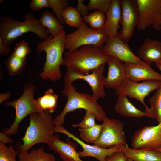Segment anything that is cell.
<instances>
[{
  "label": "cell",
  "mask_w": 161,
  "mask_h": 161,
  "mask_svg": "<svg viewBox=\"0 0 161 161\" xmlns=\"http://www.w3.org/2000/svg\"><path fill=\"white\" fill-rule=\"evenodd\" d=\"M58 96L52 89L47 90L42 97L35 100V103L38 112H47L53 113L57 106Z\"/></svg>",
  "instance_id": "23"
},
{
  "label": "cell",
  "mask_w": 161,
  "mask_h": 161,
  "mask_svg": "<svg viewBox=\"0 0 161 161\" xmlns=\"http://www.w3.org/2000/svg\"><path fill=\"white\" fill-rule=\"evenodd\" d=\"M63 95L66 97L67 100L63 111L54 120L55 126L62 125L66 114L77 109H83L92 112L98 121H103L106 117L102 106L92 96L77 91L76 88L71 84H65L61 92Z\"/></svg>",
  "instance_id": "4"
},
{
  "label": "cell",
  "mask_w": 161,
  "mask_h": 161,
  "mask_svg": "<svg viewBox=\"0 0 161 161\" xmlns=\"http://www.w3.org/2000/svg\"><path fill=\"white\" fill-rule=\"evenodd\" d=\"M156 150H157L158 151L160 152L161 153V148H159L158 149H156Z\"/></svg>",
  "instance_id": "45"
},
{
  "label": "cell",
  "mask_w": 161,
  "mask_h": 161,
  "mask_svg": "<svg viewBox=\"0 0 161 161\" xmlns=\"http://www.w3.org/2000/svg\"><path fill=\"white\" fill-rule=\"evenodd\" d=\"M118 146L126 157L133 161H161V153L157 150L150 148L133 149L123 145Z\"/></svg>",
  "instance_id": "20"
},
{
  "label": "cell",
  "mask_w": 161,
  "mask_h": 161,
  "mask_svg": "<svg viewBox=\"0 0 161 161\" xmlns=\"http://www.w3.org/2000/svg\"><path fill=\"white\" fill-rule=\"evenodd\" d=\"M4 132L0 133V144L11 143L13 142V140L7 135Z\"/></svg>",
  "instance_id": "40"
},
{
  "label": "cell",
  "mask_w": 161,
  "mask_h": 161,
  "mask_svg": "<svg viewBox=\"0 0 161 161\" xmlns=\"http://www.w3.org/2000/svg\"><path fill=\"white\" fill-rule=\"evenodd\" d=\"M14 50L13 54L21 58H27L26 56L31 51L28 42L24 40L15 44Z\"/></svg>",
  "instance_id": "33"
},
{
  "label": "cell",
  "mask_w": 161,
  "mask_h": 161,
  "mask_svg": "<svg viewBox=\"0 0 161 161\" xmlns=\"http://www.w3.org/2000/svg\"><path fill=\"white\" fill-rule=\"evenodd\" d=\"M83 0H78L76 10L83 18L89 14V10L87 6L85 5Z\"/></svg>",
  "instance_id": "38"
},
{
  "label": "cell",
  "mask_w": 161,
  "mask_h": 161,
  "mask_svg": "<svg viewBox=\"0 0 161 161\" xmlns=\"http://www.w3.org/2000/svg\"><path fill=\"white\" fill-rule=\"evenodd\" d=\"M27 63V58H18L12 53L9 55L4 64L11 76L19 75L24 69Z\"/></svg>",
  "instance_id": "26"
},
{
  "label": "cell",
  "mask_w": 161,
  "mask_h": 161,
  "mask_svg": "<svg viewBox=\"0 0 161 161\" xmlns=\"http://www.w3.org/2000/svg\"><path fill=\"white\" fill-rule=\"evenodd\" d=\"M88 23L91 28L96 30H103L106 21L104 13L96 10L83 18Z\"/></svg>",
  "instance_id": "27"
},
{
  "label": "cell",
  "mask_w": 161,
  "mask_h": 161,
  "mask_svg": "<svg viewBox=\"0 0 161 161\" xmlns=\"http://www.w3.org/2000/svg\"><path fill=\"white\" fill-rule=\"evenodd\" d=\"M156 65L161 72V64H156Z\"/></svg>",
  "instance_id": "42"
},
{
  "label": "cell",
  "mask_w": 161,
  "mask_h": 161,
  "mask_svg": "<svg viewBox=\"0 0 161 161\" xmlns=\"http://www.w3.org/2000/svg\"><path fill=\"white\" fill-rule=\"evenodd\" d=\"M49 7L52 9L53 13L60 22L63 25L66 23L63 19L62 13L63 11L69 6V1L67 0H48Z\"/></svg>",
  "instance_id": "31"
},
{
  "label": "cell",
  "mask_w": 161,
  "mask_h": 161,
  "mask_svg": "<svg viewBox=\"0 0 161 161\" xmlns=\"http://www.w3.org/2000/svg\"><path fill=\"white\" fill-rule=\"evenodd\" d=\"M103 121L100 134L94 145L103 148L120 145L128 146L123 123L119 119H110L106 116Z\"/></svg>",
  "instance_id": "10"
},
{
  "label": "cell",
  "mask_w": 161,
  "mask_h": 161,
  "mask_svg": "<svg viewBox=\"0 0 161 161\" xmlns=\"http://www.w3.org/2000/svg\"><path fill=\"white\" fill-rule=\"evenodd\" d=\"M126 161H133L129 158L126 157Z\"/></svg>",
  "instance_id": "43"
},
{
  "label": "cell",
  "mask_w": 161,
  "mask_h": 161,
  "mask_svg": "<svg viewBox=\"0 0 161 161\" xmlns=\"http://www.w3.org/2000/svg\"><path fill=\"white\" fill-rule=\"evenodd\" d=\"M104 53L125 63L138 64L144 61L135 55L128 44L118 36L109 37L102 48Z\"/></svg>",
  "instance_id": "14"
},
{
  "label": "cell",
  "mask_w": 161,
  "mask_h": 161,
  "mask_svg": "<svg viewBox=\"0 0 161 161\" xmlns=\"http://www.w3.org/2000/svg\"><path fill=\"white\" fill-rule=\"evenodd\" d=\"M18 158V161H56L53 155L45 152L42 147L32 149L30 153L25 151L19 154Z\"/></svg>",
  "instance_id": "25"
},
{
  "label": "cell",
  "mask_w": 161,
  "mask_h": 161,
  "mask_svg": "<svg viewBox=\"0 0 161 161\" xmlns=\"http://www.w3.org/2000/svg\"><path fill=\"white\" fill-rule=\"evenodd\" d=\"M125 64L126 78L134 82L152 80H161V74L154 70L150 64L144 61L138 64L125 63Z\"/></svg>",
  "instance_id": "17"
},
{
  "label": "cell",
  "mask_w": 161,
  "mask_h": 161,
  "mask_svg": "<svg viewBox=\"0 0 161 161\" xmlns=\"http://www.w3.org/2000/svg\"><path fill=\"white\" fill-rule=\"evenodd\" d=\"M105 161H126V157L124 153L121 151L106 157Z\"/></svg>",
  "instance_id": "37"
},
{
  "label": "cell",
  "mask_w": 161,
  "mask_h": 161,
  "mask_svg": "<svg viewBox=\"0 0 161 161\" xmlns=\"http://www.w3.org/2000/svg\"><path fill=\"white\" fill-rule=\"evenodd\" d=\"M46 144L49 148L59 154L63 161H83L76 151L77 144L67 140H60L58 135H55Z\"/></svg>",
  "instance_id": "16"
},
{
  "label": "cell",
  "mask_w": 161,
  "mask_h": 161,
  "mask_svg": "<svg viewBox=\"0 0 161 161\" xmlns=\"http://www.w3.org/2000/svg\"><path fill=\"white\" fill-rule=\"evenodd\" d=\"M18 153L11 145L8 147L4 144H0V161H17Z\"/></svg>",
  "instance_id": "32"
},
{
  "label": "cell",
  "mask_w": 161,
  "mask_h": 161,
  "mask_svg": "<svg viewBox=\"0 0 161 161\" xmlns=\"http://www.w3.org/2000/svg\"><path fill=\"white\" fill-rule=\"evenodd\" d=\"M161 86V80H144L138 83L132 81L127 78H125L115 89L117 95L129 96L139 100L145 108V111L148 117L154 119L153 112L144 102L145 98L151 92L157 90Z\"/></svg>",
  "instance_id": "7"
},
{
  "label": "cell",
  "mask_w": 161,
  "mask_h": 161,
  "mask_svg": "<svg viewBox=\"0 0 161 161\" xmlns=\"http://www.w3.org/2000/svg\"><path fill=\"white\" fill-rule=\"evenodd\" d=\"M105 64H103L91 71V73L84 74L78 69L66 67L67 72L64 78L65 84H71L77 79H82L87 82L92 91V95L96 100L100 98H104L105 92L106 77L103 75Z\"/></svg>",
  "instance_id": "9"
},
{
  "label": "cell",
  "mask_w": 161,
  "mask_h": 161,
  "mask_svg": "<svg viewBox=\"0 0 161 161\" xmlns=\"http://www.w3.org/2000/svg\"><path fill=\"white\" fill-rule=\"evenodd\" d=\"M154 119L158 123L161 122V86L156 90L149 100Z\"/></svg>",
  "instance_id": "30"
},
{
  "label": "cell",
  "mask_w": 161,
  "mask_h": 161,
  "mask_svg": "<svg viewBox=\"0 0 161 161\" xmlns=\"http://www.w3.org/2000/svg\"><path fill=\"white\" fill-rule=\"evenodd\" d=\"M11 50L10 47L5 44L0 37V55L2 56L7 55Z\"/></svg>",
  "instance_id": "39"
},
{
  "label": "cell",
  "mask_w": 161,
  "mask_h": 161,
  "mask_svg": "<svg viewBox=\"0 0 161 161\" xmlns=\"http://www.w3.org/2000/svg\"><path fill=\"white\" fill-rule=\"evenodd\" d=\"M112 0H90L88 4L89 10L97 9L106 13L109 10Z\"/></svg>",
  "instance_id": "34"
},
{
  "label": "cell",
  "mask_w": 161,
  "mask_h": 161,
  "mask_svg": "<svg viewBox=\"0 0 161 161\" xmlns=\"http://www.w3.org/2000/svg\"><path fill=\"white\" fill-rule=\"evenodd\" d=\"M156 64H161V60L155 63Z\"/></svg>",
  "instance_id": "44"
},
{
  "label": "cell",
  "mask_w": 161,
  "mask_h": 161,
  "mask_svg": "<svg viewBox=\"0 0 161 161\" xmlns=\"http://www.w3.org/2000/svg\"><path fill=\"white\" fill-rule=\"evenodd\" d=\"M39 20L41 25L53 37L57 36L64 30V25L56 16L48 11L42 12Z\"/></svg>",
  "instance_id": "24"
},
{
  "label": "cell",
  "mask_w": 161,
  "mask_h": 161,
  "mask_svg": "<svg viewBox=\"0 0 161 161\" xmlns=\"http://www.w3.org/2000/svg\"><path fill=\"white\" fill-rule=\"evenodd\" d=\"M54 120L49 112L30 114V125L21 139L23 144H18L17 151L18 153L28 151L38 143H46L55 135Z\"/></svg>",
  "instance_id": "3"
},
{
  "label": "cell",
  "mask_w": 161,
  "mask_h": 161,
  "mask_svg": "<svg viewBox=\"0 0 161 161\" xmlns=\"http://www.w3.org/2000/svg\"><path fill=\"white\" fill-rule=\"evenodd\" d=\"M24 22H19L2 15L0 18V37L4 43L7 46L12 44L17 38L29 32L35 34L42 41L48 37L47 29L41 24L31 13L24 16Z\"/></svg>",
  "instance_id": "2"
},
{
  "label": "cell",
  "mask_w": 161,
  "mask_h": 161,
  "mask_svg": "<svg viewBox=\"0 0 161 161\" xmlns=\"http://www.w3.org/2000/svg\"><path fill=\"white\" fill-rule=\"evenodd\" d=\"M106 63L108 65V71L106 78L105 86L115 89L126 78L125 64L110 56Z\"/></svg>",
  "instance_id": "19"
},
{
  "label": "cell",
  "mask_w": 161,
  "mask_h": 161,
  "mask_svg": "<svg viewBox=\"0 0 161 161\" xmlns=\"http://www.w3.org/2000/svg\"><path fill=\"white\" fill-rule=\"evenodd\" d=\"M35 85L32 83H26L22 95L13 101H7L5 103L6 107L12 106L16 110L14 122L10 127L4 132L10 136L14 135L18 132L19 125L21 121L30 114L38 112L34 97Z\"/></svg>",
  "instance_id": "8"
},
{
  "label": "cell",
  "mask_w": 161,
  "mask_h": 161,
  "mask_svg": "<svg viewBox=\"0 0 161 161\" xmlns=\"http://www.w3.org/2000/svg\"><path fill=\"white\" fill-rule=\"evenodd\" d=\"M66 35L64 30L57 36L53 37L50 35L46 40L38 43L36 48L38 54L44 51L46 55L43 71L39 75L43 79L57 81L61 78L60 67L62 65L64 60Z\"/></svg>",
  "instance_id": "1"
},
{
  "label": "cell",
  "mask_w": 161,
  "mask_h": 161,
  "mask_svg": "<svg viewBox=\"0 0 161 161\" xmlns=\"http://www.w3.org/2000/svg\"><path fill=\"white\" fill-rule=\"evenodd\" d=\"M95 115L92 112L86 111V113L83 120L79 123L73 124V127H79L81 128H86L93 127L97 124L95 122Z\"/></svg>",
  "instance_id": "35"
},
{
  "label": "cell",
  "mask_w": 161,
  "mask_h": 161,
  "mask_svg": "<svg viewBox=\"0 0 161 161\" xmlns=\"http://www.w3.org/2000/svg\"><path fill=\"white\" fill-rule=\"evenodd\" d=\"M62 65L76 68L84 74L106 63L109 56L103 51L102 48L88 45L83 46L74 51H64Z\"/></svg>",
  "instance_id": "5"
},
{
  "label": "cell",
  "mask_w": 161,
  "mask_h": 161,
  "mask_svg": "<svg viewBox=\"0 0 161 161\" xmlns=\"http://www.w3.org/2000/svg\"><path fill=\"white\" fill-rule=\"evenodd\" d=\"M29 6L33 10L37 11L43 7H49V1L48 0H32Z\"/></svg>",
  "instance_id": "36"
},
{
  "label": "cell",
  "mask_w": 161,
  "mask_h": 161,
  "mask_svg": "<svg viewBox=\"0 0 161 161\" xmlns=\"http://www.w3.org/2000/svg\"><path fill=\"white\" fill-rule=\"evenodd\" d=\"M54 131L55 133H59L66 135L68 137L72 139L78 143L83 149L82 151H78L80 157H91L95 158L99 161H105L106 158L107 156L121 151L119 148L118 145L113 146L108 148H103L95 145L87 144L69 132L63 125L55 126Z\"/></svg>",
  "instance_id": "15"
},
{
  "label": "cell",
  "mask_w": 161,
  "mask_h": 161,
  "mask_svg": "<svg viewBox=\"0 0 161 161\" xmlns=\"http://www.w3.org/2000/svg\"><path fill=\"white\" fill-rule=\"evenodd\" d=\"M102 127V124H96L95 126L88 128H79L80 136L86 142L94 143L99 138Z\"/></svg>",
  "instance_id": "29"
},
{
  "label": "cell",
  "mask_w": 161,
  "mask_h": 161,
  "mask_svg": "<svg viewBox=\"0 0 161 161\" xmlns=\"http://www.w3.org/2000/svg\"><path fill=\"white\" fill-rule=\"evenodd\" d=\"M109 37L103 30H96L89 28L83 20L80 26L73 32L66 35L65 49L72 52L85 45H93L103 48Z\"/></svg>",
  "instance_id": "6"
},
{
  "label": "cell",
  "mask_w": 161,
  "mask_h": 161,
  "mask_svg": "<svg viewBox=\"0 0 161 161\" xmlns=\"http://www.w3.org/2000/svg\"><path fill=\"white\" fill-rule=\"evenodd\" d=\"M11 97V93L7 92L6 93H2L0 94V103L5 100H8Z\"/></svg>",
  "instance_id": "41"
},
{
  "label": "cell",
  "mask_w": 161,
  "mask_h": 161,
  "mask_svg": "<svg viewBox=\"0 0 161 161\" xmlns=\"http://www.w3.org/2000/svg\"><path fill=\"white\" fill-rule=\"evenodd\" d=\"M62 15L65 23L72 27L78 28L83 20L76 9L71 6L66 8L63 11Z\"/></svg>",
  "instance_id": "28"
},
{
  "label": "cell",
  "mask_w": 161,
  "mask_h": 161,
  "mask_svg": "<svg viewBox=\"0 0 161 161\" xmlns=\"http://www.w3.org/2000/svg\"><path fill=\"white\" fill-rule=\"evenodd\" d=\"M122 9V29L118 36L126 44L132 38L134 30L137 26L139 12L137 0H121Z\"/></svg>",
  "instance_id": "12"
},
{
  "label": "cell",
  "mask_w": 161,
  "mask_h": 161,
  "mask_svg": "<svg viewBox=\"0 0 161 161\" xmlns=\"http://www.w3.org/2000/svg\"><path fill=\"white\" fill-rule=\"evenodd\" d=\"M139 12L137 27L143 30L151 26L154 30H161V0H137Z\"/></svg>",
  "instance_id": "11"
},
{
  "label": "cell",
  "mask_w": 161,
  "mask_h": 161,
  "mask_svg": "<svg viewBox=\"0 0 161 161\" xmlns=\"http://www.w3.org/2000/svg\"><path fill=\"white\" fill-rule=\"evenodd\" d=\"M138 54L146 63L150 64L161 60V42L147 38L139 48Z\"/></svg>",
  "instance_id": "21"
},
{
  "label": "cell",
  "mask_w": 161,
  "mask_h": 161,
  "mask_svg": "<svg viewBox=\"0 0 161 161\" xmlns=\"http://www.w3.org/2000/svg\"><path fill=\"white\" fill-rule=\"evenodd\" d=\"M121 0H112L110 7L106 13V18L103 31L109 37L118 35V30L122 20Z\"/></svg>",
  "instance_id": "18"
},
{
  "label": "cell",
  "mask_w": 161,
  "mask_h": 161,
  "mask_svg": "<svg viewBox=\"0 0 161 161\" xmlns=\"http://www.w3.org/2000/svg\"><path fill=\"white\" fill-rule=\"evenodd\" d=\"M133 149L161 148V122L157 126H144L133 134L131 141Z\"/></svg>",
  "instance_id": "13"
},
{
  "label": "cell",
  "mask_w": 161,
  "mask_h": 161,
  "mask_svg": "<svg viewBox=\"0 0 161 161\" xmlns=\"http://www.w3.org/2000/svg\"><path fill=\"white\" fill-rule=\"evenodd\" d=\"M114 109L120 115L128 117L141 118L148 117L146 113L136 108L129 100L127 96H118Z\"/></svg>",
  "instance_id": "22"
}]
</instances>
